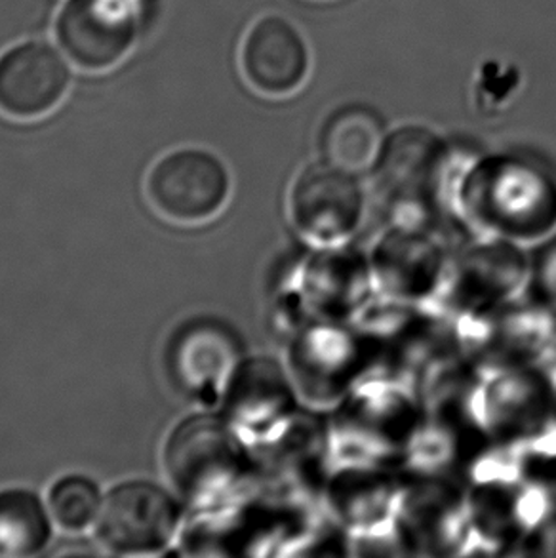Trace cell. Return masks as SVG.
<instances>
[{"label": "cell", "mask_w": 556, "mask_h": 558, "mask_svg": "<svg viewBox=\"0 0 556 558\" xmlns=\"http://www.w3.org/2000/svg\"><path fill=\"white\" fill-rule=\"evenodd\" d=\"M454 214L481 236L542 244L556 234L555 172L520 155L474 157L459 180Z\"/></svg>", "instance_id": "cell-1"}, {"label": "cell", "mask_w": 556, "mask_h": 558, "mask_svg": "<svg viewBox=\"0 0 556 558\" xmlns=\"http://www.w3.org/2000/svg\"><path fill=\"white\" fill-rule=\"evenodd\" d=\"M242 438L216 415H191L165 446L166 473L183 499L210 511L234 496L244 478Z\"/></svg>", "instance_id": "cell-2"}, {"label": "cell", "mask_w": 556, "mask_h": 558, "mask_svg": "<svg viewBox=\"0 0 556 558\" xmlns=\"http://www.w3.org/2000/svg\"><path fill=\"white\" fill-rule=\"evenodd\" d=\"M368 214V193L359 175L315 162L293 178L286 195V218L311 250L349 246Z\"/></svg>", "instance_id": "cell-3"}, {"label": "cell", "mask_w": 556, "mask_h": 558, "mask_svg": "<svg viewBox=\"0 0 556 558\" xmlns=\"http://www.w3.org/2000/svg\"><path fill=\"white\" fill-rule=\"evenodd\" d=\"M450 145L423 126H404L387 136L382 157L370 174L391 203L392 226L428 227L436 211Z\"/></svg>", "instance_id": "cell-4"}, {"label": "cell", "mask_w": 556, "mask_h": 558, "mask_svg": "<svg viewBox=\"0 0 556 558\" xmlns=\"http://www.w3.org/2000/svg\"><path fill=\"white\" fill-rule=\"evenodd\" d=\"M368 264L376 292L412 305L444 294L454 257L428 227L391 226L372 248Z\"/></svg>", "instance_id": "cell-5"}, {"label": "cell", "mask_w": 556, "mask_h": 558, "mask_svg": "<svg viewBox=\"0 0 556 558\" xmlns=\"http://www.w3.org/2000/svg\"><path fill=\"white\" fill-rule=\"evenodd\" d=\"M147 196L160 216L195 226L223 210L231 196V175L214 153L178 149L150 168Z\"/></svg>", "instance_id": "cell-6"}, {"label": "cell", "mask_w": 556, "mask_h": 558, "mask_svg": "<svg viewBox=\"0 0 556 558\" xmlns=\"http://www.w3.org/2000/svg\"><path fill=\"white\" fill-rule=\"evenodd\" d=\"M524 246L481 236L454 257L443 298L461 315H494L528 288L530 259Z\"/></svg>", "instance_id": "cell-7"}, {"label": "cell", "mask_w": 556, "mask_h": 558, "mask_svg": "<svg viewBox=\"0 0 556 558\" xmlns=\"http://www.w3.org/2000/svg\"><path fill=\"white\" fill-rule=\"evenodd\" d=\"M180 519V507L162 486L126 481L104 499L96 534L114 555H153L172 542Z\"/></svg>", "instance_id": "cell-8"}, {"label": "cell", "mask_w": 556, "mask_h": 558, "mask_svg": "<svg viewBox=\"0 0 556 558\" xmlns=\"http://www.w3.org/2000/svg\"><path fill=\"white\" fill-rule=\"evenodd\" d=\"M140 25L137 0H68L56 20V38L76 68L106 71L130 52Z\"/></svg>", "instance_id": "cell-9"}, {"label": "cell", "mask_w": 556, "mask_h": 558, "mask_svg": "<svg viewBox=\"0 0 556 558\" xmlns=\"http://www.w3.org/2000/svg\"><path fill=\"white\" fill-rule=\"evenodd\" d=\"M359 343L339 323L318 320L293 336L286 371L300 400L315 407L338 402L353 385Z\"/></svg>", "instance_id": "cell-10"}, {"label": "cell", "mask_w": 556, "mask_h": 558, "mask_svg": "<svg viewBox=\"0 0 556 558\" xmlns=\"http://www.w3.org/2000/svg\"><path fill=\"white\" fill-rule=\"evenodd\" d=\"M242 361L237 336L216 320H195L181 328L168 351L176 387L204 404L221 402Z\"/></svg>", "instance_id": "cell-11"}, {"label": "cell", "mask_w": 556, "mask_h": 558, "mask_svg": "<svg viewBox=\"0 0 556 558\" xmlns=\"http://www.w3.org/2000/svg\"><path fill=\"white\" fill-rule=\"evenodd\" d=\"M300 397L286 366L273 359L242 361L227 385L221 407L241 438H267L292 417Z\"/></svg>", "instance_id": "cell-12"}, {"label": "cell", "mask_w": 556, "mask_h": 558, "mask_svg": "<svg viewBox=\"0 0 556 558\" xmlns=\"http://www.w3.org/2000/svg\"><path fill=\"white\" fill-rule=\"evenodd\" d=\"M71 69L56 48L40 40L12 46L0 56V113L31 121L65 98Z\"/></svg>", "instance_id": "cell-13"}, {"label": "cell", "mask_w": 556, "mask_h": 558, "mask_svg": "<svg viewBox=\"0 0 556 558\" xmlns=\"http://www.w3.org/2000/svg\"><path fill=\"white\" fill-rule=\"evenodd\" d=\"M242 71L257 92L288 96L309 73V50L300 31L280 15L257 20L242 43Z\"/></svg>", "instance_id": "cell-14"}, {"label": "cell", "mask_w": 556, "mask_h": 558, "mask_svg": "<svg viewBox=\"0 0 556 558\" xmlns=\"http://www.w3.org/2000/svg\"><path fill=\"white\" fill-rule=\"evenodd\" d=\"M313 252L316 256L303 267L298 302L313 318L341 323L376 292L368 259L353 256L347 246Z\"/></svg>", "instance_id": "cell-15"}, {"label": "cell", "mask_w": 556, "mask_h": 558, "mask_svg": "<svg viewBox=\"0 0 556 558\" xmlns=\"http://www.w3.org/2000/svg\"><path fill=\"white\" fill-rule=\"evenodd\" d=\"M382 117L364 106L338 109L321 132V157L331 167L361 175L372 172L387 142Z\"/></svg>", "instance_id": "cell-16"}, {"label": "cell", "mask_w": 556, "mask_h": 558, "mask_svg": "<svg viewBox=\"0 0 556 558\" xmlns=\"http://www.w3.org/2000/svg\"><path fill=\"white\" fill-rule=\"evenodd\" d=\"M52 514L35 492H0V557H35L52 539Z\"/></svg>", "instance_id": "cell-17"}, {"label": "cell", "mask_w": 556, "mask_h": 558, "mask_svg": "<svg viewBox=\"0 0 556 558\" xmlns=\"http://www.w3.org/2000/svg\"><path fill=\"white\" fill-rule=\"evenodd\" d=\"M104 496L98 484L83 475H69L53 484L48 494V509L53 522L68 532H83L98 521Z\"/></svg>", "instance_id": "cell-18"}, {"label": "cell", "mask_w": 556, "mask_h": 558, "mask_svg": "<svg viewBox=\"0 0 556 558\" xmlns=\"http://www.w3.org/2000/svg\"><path fill=\"white\" fill-rule=\"evenodd\" d=\"M530 298L556 315V234L542 242V248L530 259Z\"/></svg>", "instance_id": "cell-19"}]
</instances>
